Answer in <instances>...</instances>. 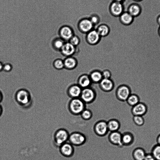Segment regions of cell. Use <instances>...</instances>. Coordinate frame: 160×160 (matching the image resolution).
<instances>
[{
	"label": "cell",
	"instance_id": "cell-1",
	"mask_svg": "<svg viewBox=\"0 0 160 160\" xmlns=\"http://www.w3.org/2000/svg\"><path fill=\"white\" fill-rule=\"evenodd\" d=\"M15 99L17 102L23 108H27L31 103L32 97L29 92L25 89H20L16 92Z\"/></svg>",
	"mask_w": 160,
	"mask_h": 160
},
{
	"label": "cell",
	"instance_id": "cell-2",
	"mask_svg": "<svg viewBox=\"0 0 160 160\" xmlns=\"http://www.w3.org/2000/svg\"><path fill=\"white\" fill-rule=\"evenodd\" d=\"M69 112L75 116L80 115L86 108V104L79 98L71 99L68 105Z\"/></svg>",
	"mask_w": 160,
	"mask_h": 160
},
{
	"label": "cell",
	"instance_id": "cell-3",
	"mask_svg": "<svg viewBox=\"0 0 160 160\" xmlns=\"http://www.w3.org/2000/svg\"><path fill=\"white\" fill-rule=\"evenodd\" d=\"M70 133L64 128L58 129L55 132L53 141L55 145L58 147L68 141Z\"/></svg>",
	"mask_w": 160,
	"mask_h": 160
},
{
	"label": "cell",
	"instance_id": "cell-4",
	"mask_svg": "<svg viewBox=\"0 0 160 160\" xmlns=\"http://www.w3.org/2000/svg\"><path fill=\"white\" fill-rule=\"evenodd\" d=\"M87 139L86 136L83 133L75 131L69 134L68 141L73 146H79L84 144Z\"/></svg>",
	"mask_w": 160,
	"mask_h": 160
},
{
	"label": "cell",
	"instance_id": "cell-5",
	"mask_svg": "<svg viewBox=\"0 0 160 160\" xmlns=\"http://www.w3.org/2000/svg\"><path fill=\"white\" fill-rule=\"evenodd\" d=\"M97 93L91 87L82 89L80 98L86 104L92 103L96 99Z\"/></svg>",
	"mask_w": 160,
	"mask_h": 160
},
{
	"label": "cell",
	"instance_id": "cell-6",
	"mask_svg": "<svg viewBox=\"0 0 160 160\" xmlns=\"http://www.w3.org/2000/svg\"><path fill=\"white\" fill-rule=\"evenodd\" d=\"M131 94L129 88L126 85L120 84L117 88L115 95L117 99L122 102H126Z\"/></svg>",
	"mask_w": 160,
	"mask_h": 160
},
{
	"label": "cell",
	"instance_id": "cell-7",
	"mask_svg": "<svg viewBox=\"0 0 160 160\" xmlns=\"http://www.w3.org/2000/svg\"><path fill=\"white\" fill-rule=\"evenodd\" d=\"M93 129L95 133L98 136L104 137L108 132L107 122L104 120H100L94 124Z\"/></svg>",
	"mask_w": 160,
	"mask_h": 160
},
{
	"label": "cell",
	"instance_id": "cell-8",
	"mask_svg": "<svg viewBox=\"0 0 160 160\" xmlns=\"http://www.w3.org/2000/svg\"><path fill=\"white\" fill-rule=\"evenodd\" d=\"M59 152L63 157L69 158L72 157L74 153V146L69 142H67L59 147Z\"/></svg>",
	"mask_w": 160,
	"mask_h": 160
},
{
	"label": "cell",
	"instance_id": "cell-9",
	"mask_svg": "<svg viewBox=\"0 0 160 160\" xmlns=\"http://www.w3.org/2000/svg\"><path fill=\"white\" fill-rule=\"evenodd\" d=\"M59 37L65 42H68L71 38L74 35L73 31L69 27L63 26L59 29L58 31Z\"/></svg>",
	"mask_w": 160,
	"mask_h": 160
},
{
	"label": "cell",
	"instance_id": "cell-10",
	"mask_svg": "<svg viewBox=\"0 0 160 160\" xmlns=\"http://www.w3.org/2000/svg\"><path fill=\"white\" fill-rule=\"evenodd\" d=\"M101 37L96 30H92L87 33L86 41L87 42L91 45H95L100 42Z\"/></svg>",
	"mask_w": 160,
	"mask_h": 160
},
{
	"label": "cell",
	"instance_id": "cell-11",
	"mask_svg": "<svg viewBox=\"0 0 160 160\" xmlns=\"http://www.w3.org/2000/svg\"><path fill=\"white\" fill-rule=\"evenodd\" d=\"M122 137V133L119 131L110 132L108 136V139L111 144L121 148L123 146Z\"/></svg>",
	"mask_w": 160,
	"mask_h": 160
},
{
	"label": "cell",
	"instance_id": "cell-12",
	"mask_svg": "<svg viewBox=\"0 0 160 160\" xmlns=\"http://www.w3.org/2000/svg\"><path fill=\"white\" fill-rule=\"evenodd\" d=\"M148 108L144 102H140L132 107L131 112L133 116H143L147 113Z\"/></svg>",
	"mask_w": 160,
	"mask_h": 160
},
{
	"label": "cell",
	"instance_id": "cell-13",
	"mask_svg": "<svg viewBox=\"0 0 160 160\" xmlns=\"http://www.w3.org/2000/svg\"><path fill=\"white\" fill-rule=\"evenodd\" d=\"M61 54L65 57L72 56L77 52V47L69 42H65L60 51Z\"/></svg>",
	"mask_w": 160,
	"mask_h": 160
},
{
	"label": "cell",
	"instance_id": "cell-14",
	"mask_svg": "<svg viewBox=\"0 0 160 160\" xmlns=\"http://www.w3.org/2000/svg\"><path fill=\"white\" fill-rule=\"evenodd\" d=\"M82 88L77 83L70 85L67 88V93L71 98H75L80 97Z\"/></svg>",
	"mask_w": 160,
	"mask_h": 160
},
{
	"label": "cell",
	"instance_id": "cell-15",
	"mask_svg": "<svg viewBox=\"0 0 160 160\" xmlns=\"http://www.w3.org/2000/svg\"><path fill=\"white\" fill-rule=\"evenodd\" d=\"M101 89L105 92L112 91L114 87V83L111 78H103L99 83Z\"/></svg>",
	"mask_w": 160,
	"mask_h": 160
},
{
	"label": "cell",
	"instance_id": "cell-16",
	"mask_svg": "<svg viewBox=\"0 0 160 160\" xmlns=\"http://www.w3.org/2000/svg\"><path fill=\"white\" fill-rule=\"evenodd\" d=\"M92 82L89 74H83L78 78L77 84L82 89L91 87Z\"/></svg>",
	"mask_w": 160,
	"mask_h": 160
},
{
	"label": "cell",
	"instance_id": "cell-17",
	"mask_svg": "<svg viewBox=\"0 0 160 160\" xmlns=\"http://www.w3.org/2000/svg\"><path fill=\"white\" fill-rule=\"evenodd\" d=\"M64 68L68 70H72L75 69L78 65L77 59L74 57L70 56L65 57L63 60Z\"/></svg>",
	"mask_w": 160,
	"mask_h": 160
},
{
	"label": "cell",
	"instance_id": "cell-18",
	"mask_svg": "<svg viewBox=\"0 0 160 160\" xmlns=\"http://www.w3.org/2000/svg\"><path fill=\"white\" fill-rule=\"evenodd\" d=\"M93 24L90 19H84L79 23V28L80 31L87 33L92 30Z\"/></svg>",
	"mask_w": 160,
	"mask_h": 160
},
{
	"label": "cell",
	"instance_id": "cell-19",
	"mask_svg": "<svg viewBox=\"0 0 160 160\" xmlns=\"http://www.w3.org/2000/svg\"><path fill=\"white\" fill-rule=\"evenodd\" d=\"M111 13L114 16H120L124 12L123 5L121 2L114 1L110 6Z\"/></svg>",
	"mask_w": 160,
	"mask_h": 160
},
{
	"label": "cell",
	"instance_id": "cell-20",
	"mask_svg": "<svg viewBox=\"0 0 160 160\" xmlns=\"http://www.w3.org/2000/svg\"><path fill=\"white\" fill-rule=\"evenodd\" d=\"M134 137L133 135L129 132L122 133V142L123 146H129L133 143Z\"/></svg>",
	"mask_w": 160,
	"mask_h": 160
},
{
	"label": "cell",
	"instance_id": "cell-21",
	"mask_svg": "<svg viewBox=\"0 0 160 160\" xmlns=\"http://www.w3.org/2000/svg\"><path fill=\"white\" fill-rule=\"evenodd\" d=\"M92 83H99L103 79L102 71L98 70H94L89 74Z\"/></svg>",
	"mask_w": 160,
	"mask_h": 160
},
{
	"label": "cell",
	"instance_id": "cell-22",
	"mask_svg": "<svg viewBox=\"0 0 160 160\" xmlns=\"http://www.w3.org/2000/svg\"><path fill=\"white\" fill-rule=\"evenodd\" d=\"M107 122L109 131L110 132L118 131L121 126L119 120L116 119L112 118Z\"/></svg>",
	"mask_w": 160,
	"mask_h": 160
},
{
	"label": "cell",
	"instance_id": "cell-23",
	"mask_svg": "<svg viewBox=\"0 0 160 160\" xmlns=\"http://www.w3.org/2000/svg\"><path fill=\"white\" fill-rule=\"evenodd\" d=\"M146 154L145 150L142 148H135L132 152V157L134 160H144Z\"/></svg>",
	"mask_w": 160,
	"mask_h": 160
},
{
	"label": "cell",
	"instance_id": "cell-24",
	"mask_svg": "<svg viewBox=\"0 0 160 160\" xmlns=\"http://www.w3.org/2000/svg\"><path fill=\"white\" fill-rule=\"evenodd\" d=\"M133 17L128 12H124L120 16L121 22L125 25L130 24L132 22Z\"/></svg>",
	"mask_w": 160,
	"mask_h": 160
},
{
	"label": "cell",
	"instance_id": "cell-25",
	"mask_svg": "<svg viewBox=\"0 0 160 160\" xmlns=\"http://www.w3.org/2000/svg\"><path fill=\"white\" fill-rule=\"evenodd\" d=\"M65 42L60 37L55 38L52 42L53 48L56 51H60Z\"/></svg>",
	"mask_w": 160,
	"mask_h": 160
},
{
	"label": "cell",
	"instance_id": "cell-26",
	"mask_svg": "<svg viewBox=\"0 0 160 160\" xmlns=\"http://www.w3.org/2000/svg\"><path fill=\"white\" fill-rule=\"evenodd\" d=\"M141 12V8L137 4H133L130 5L128 7V12L133 17L138 15Z\"/></svg>",
	"mask_w": 160,
	"mask_h": 160
},
{
	"label": "cell",
	"instance_id": "cell-27",
	"mask_svg": "<svg viewBox=\"0 0 160 160\" xmlns=\"http://www.w3.org/2000/svg\"><path fill=\"white\" fill-rule=\"evenodd\" d=\"M101 37H105L109 34L110 29L106 25L102 24L99 26L96 30Z\"/></svg>",
	"mask_w": 160,
	"mask_h": 160
},
{
	"label": "cell",
	"instance_id": "cell-28",
	"mask_svg": "<svg viewBox=\"0 0 160 160\" xmlns=\"http://www.w3.org/2000/svg\"><path fill=\"white\" fill-rule=\"evenodd\" d=\"M126 102L129 106L132 107L140 102V100L137 95L132 94L129 96Z\"/></svg>",
	"mask_w": 160,
	"mask_h": 160
},
{
	"label": "cell",
	"instance_id": "cell-29",
	"mask_svg": "<svg viewBox=\"0 0 160 160\" xmlns=\"http://www.w3.org/2000/svg\"><path fill=\"white\" fill-rule=\"evenodd\" d=\"M151 153L156 160H160V145L157 144L152 148Z\"/></svg>",
	"mask_w": 160,
	"mask_h": 160
},
{
	"label": "cell",
	"instance_id": "cell-30",
	"mask_svg": "<svg viewBox=\"0 0 160 160\" xmlns=\"http://www.w3.org/2000/svg\"><path fill=\"white\" fill-rule=\"evenodd\" d=\"M80 115L83 120H88L92 118L93 114L91 110L86 108L82 111Z\"/></svg>",
	"mask_w": 160,
	"mask_h": 160
},
{
	"label": "cell",
	"instance_id": "cell-31",
	"mask_svg": "<svg viewBox=\"0 0 160 160\" xmlns=\"http://www.w3.org/2000/svg\"><path fill=\"white\" fill-rule=\"evenodd\" d=\"M53 66L54 68L58 70H62L64 68L63 60L60 58H57L53 62Z\"/></svg>",
	"mask_w": 160,
	"mask_h": 160
},
{
	"label": "cell",
	"instance_id": "cell-32",
	"mask_svg": "<svg viewBox=\"0 0 160 160\" xmlns=\"http://www.w3.org/2000/svg\"><path fill=\"white\" fill-rule=\"evenodd\" d=\"M132 120L135 124L138 126H142L144 123V119L142 116H133Z\"/></svg>",
	"mask_w": 160,
	"mask_h": 160
},
{
	"label": "cell",
	"instance_id": "cell-33",
	"mask_svg": "<svg viewBox=\"0 0 160 160\" xmlns=\"http://www.w3.org/2000/svg\"><path fill=\"white\" fill-rule=\"evenodd\" d=\"M80 41L79 38L78 36L74 35L68 42L74 46L77 47L80 44Z\"/></svg>",
	"mask_w": 160,
	"mask_h": 160
},
{
	"label": "cell",
	"instance_id": "cell-34",
	"mask_svg": "<svg viewBox=\"0 0 160 160\" xmlns=\"http://www.w3.org/2000/svg\"><path fill=\"white\" fill-rule=\"evenodd\" d=\"M103 78H111L112 73L111 71L108 69H105L102 71Z\"/></svg>",
	"mask_w": 160,
	"mask_h": 160
},
{
	"label": "cell",
	"instance_id": "cell-35",
	"mask_svg": "<svg viewBox=\"0 0 160 160\" xmlns=\"http://www.w3.org/2000/svg\"><path fill=\"white\" fill-rule=\"evenodd\" d=\"M13 68L12 65L9 63H6L3 64V71L6 72H11Z\"/></svg>",
	"mask_w": 160,
	"mask_h": 160
},
{
	"label": "cell",
	"instance_id": "cell-36",
	"mask_svg": "<svg viewBox=\"0 0 160 160\" xmlns=\"http://www.w3.org/2000/svg\"><path fill=\"white\" fill-rule=\"evenodd\" d=\"M144 160H156L152 154L150 153H146Z\"/></svg>",
	"mask_w": 160,
	"mask_h": 160
},
{
	"label": "cell",
	"instance_id": "cell-37",
	"mask_svg": "<svg viewBox=\"0 0 160 160\" xmlns=\"http://www.w3.org/2000/svg\"><path fill=\"white\" fill-rule=\"evenodd\" d=\"M90 20L93 25L97 23L99 21L98 18L95 15L92 16Z\"/></svg>",
	"mask_w": 160,
	"mask_h": 160
},
{
	"label": "cell",
	"instance_id": "cell-38",
	"mask_svg": "<svg viewBox=\"0 0 160 160\" xmlns=\"http://www.w3.org/2000/svg\"><path fill=\"white\" fill-rule=\"evenodd\" d=\"M156 141L157 144L160 145V134H159L157 137Z\"/></svg>",
	"mask_w": 160,
	"mask_h": 160
},
{
	"label": "cell",
	"instance_id": "cell-39",
	"mask_svg": "<svg viewBox=\"0 0 160 160\" xmlns=\"http://www.w3.org/2000/svg\"><path fill=\"white\" fill-rule=\"evenodd\" d=\"M3 99V95L2 92L0 90V103L2 101Z\"/></svg>",
	"mask_w": 160,
	"mask_h": 160
},
{
	"label": "cell",
	"instance_id": "cell-40",
	"mask_svg": "<svg viewBox=\"0 0 160 160\" xmlns=\"http://www.w3.org/2000/svg\"><path fill=\"white\" fill-rule=\"evenodd\" d=\"M3 64L0 61V72L3 71Z\"/></svg>",
	"mask_w": 160,
	"mask_h": 160
},
{
	"label": "cell",
	"instance_id": "cell-41",
	"mask_svg": "<svg viewBox=\"0 0 160 160\" xmlns=\"http://www.w3.org/2000/svg\"><path fill=\"white\" fill-rule=\"evenodd\" d=\"M3 112V108L2 106L0 104V117L1 116Z\"/></svg>",
	"mask_w": 160,
	"mask_h": 160
},
{
	"label": "cell",
	"instance_id": "cell-42",
	"mask_svg": "<svg viewBox=\"0 0 160 160\" xmlns=\"http://www.w3.org/2000/svg\"><path fill=\"white\" fill-rule=\"evenodd\" d=\"M114 1L121 2H123L124 0H114Z\"/></svg>",
	"mask_w": 160,
	"mask_h": 160
},
{
	"label": "cell",
	"instance_id": "cell-43",
	"mask_svg": "<svg viewBox=\"0 0 160 160\" xmlns=\"http://www.w3.org/2000/svg\"><path fill=\"white\" fill-rule=\"evenodd\" d=\"M158 22L159 24L160 25V16H159L158 18Z\"/></svg>",
	"mask_w": 160,
	"mask_h": 160
},
{
	"label": "cell",
	"instance_id": "cell-44",
	"mask_svg": "<svg viewBox=\"0 0 160 160\" xmlns=\"http://www.w3.org/2000/svg\"><path fill=\"white\" fill-rule=\"evenodd\" d=\"M159 34L160 35V28L159 29Z\"/></svg>",
	"mask_w": 160,
	"mask_h": 160
},
{
	"label": "cell",
	"instance_id": "cell-45",
	"mask_svg": "<svg viewBox=\"0 0 160 160\" xmlns=\"http://www.w3.org/2000/svg\"><path fill=\"white\" fill-rule=\"evenodd\" d=\"M123 2H124V1H123ZM124 10H125V11H128V10H126V9H125L124 8Z\"/></svg>",
	"mask_w": 160,
	"mask_h": 160
},
{
	"label": "cell",
	"instance_id": "cell-46",
	"mask_svg": "<svg viewBox=\"0 0 160 160\" xmlns=\"http://www.w3.org/2000/svg\"><path fill=\"white\" fill-rule=\"evenodd\" d=\"M124 7V8L125 9H126V10H128V9H127V8H125Z\"/></svg>",
	"mask_w": 160,
	"mask_h": 160
},
{
	"label": "cell",
	"instance_id": "cell-47",
	"mask_svg": "<svg viewBox=\"0 0 160 160\" xmlns=\"http://www.w3.org/2000/svg\"><path fill=\"white\" fill-rule=\"evenodd\" d=\"M135 0L137 1H140V0Z\"/></svg>",
	"mask_w": 160,
	"mask_h": 160
}]
</instances>
